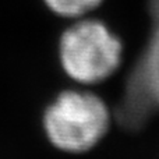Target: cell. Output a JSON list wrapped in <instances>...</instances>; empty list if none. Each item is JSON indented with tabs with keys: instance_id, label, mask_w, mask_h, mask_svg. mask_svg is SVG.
<instances>
[{
	"instance_id": "cell-4",
	"label": "cell",
	"mask_w": 159,
	"mask_h": 159,
	"mask_svg": "<svg viewBox=\"0 0 159 159\" xmlns=\"http://www.w3.org/2000/svg\"><path fill=\"white\" fill-rule=\"evenodd\" d=\"M147 8H148V16H149L151 25L159 22V0H148Z\"/></svg>"
},
{
	"instance_id": "cell-3",
	"label": "cell",
	"mask_w": 159,
	"mask_h": 159,
	"mask_svg": "<svg viewBox=\"0 0 159 159\" xmlns=\"http://www.w3.org/2000/svg\"><path fill=\"white\" fill-rule=\"evenodd\" d=\"M46 7L56 16L77 20L98 13L105 0H43Z\"/></svg>"
},
{
	"instance_id": "cell-1",
	"label": "cell",
	"mask_w": 159,
	"mask_h": 159,
	"mask_svg": "<svg viewBox=\"0 0 159 159\" xmlns=\"http://www.w3.org/2000/svg\"><path fill=\"white\" fill-rule=\"evenodd\" d=\"M63 71L81 85L109 80L123 67L126 48L121 36L96 14L73 20L59 41Z\"/></svg>"
},
{
	"instance_id": "cell-2",
	"label": "cell",
	"mask_w": 159,
	"mask_h": 159,
	"mask_svg": "<svg viewBox=\"0 0 159 159\" xmlns=\"http://www.w3.org/2000/svg\"><path fill=\"white\" fill-rule=\"evenodd\" d=\"M112 115L106 102L91 91L67 89L45 109L42 124L49 143L69 154L92 149L106 135Z\"/></svg>"
}]
</instances>
